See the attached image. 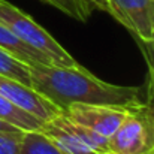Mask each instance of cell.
<instances>
[{
  "label": "cell",
  "instance_id": "cell-1",
  "mask_svg": "<svg viewBox=\"0 0 154 154\" xmlns=\"http://www.w3.org/2000/svg\"><path fill=\"white\" fill-rule=\"evenodd\" d=\"M29 69L32 88L60 111L70 105H103L126 111H139L148 106L145 85L109 84L90 73L81 64L63 67L35 63Z\"/></svg>",
  "mask_w": 154,
  "mask_h": 154
},
{
  "label": "cell",
  "instance_id": "cell-2",
  "mask_svg": "<svg viewBox=\"0 0 154 154\" xmlns=\"http://www.w3.org/2000/svg\"><path fill=\"white\" fill-rule=\"evenodd\" d=\"M0 23L14 32L21 41L42 52L54 66L76 67L79 63L30 15L6 0H0Z\"/></svg>",
  "mask_w": 154,
  "mask_h": 154
},
{
  "label": "cell",
  "instance_id": "cell-3",
  "mask_svg": "<svg viewBox=\"0 0 154 154\" xmlns=\"http://www.w3.org/2000/svg\"><path fill=\"white\" fill-rule=\"evenodd\" d=\"M108 154H154V117L148 106L127 112L108 138Z\"/></svg>",
  "mask_w": 154,
  "mask_h": 154
},
{
  "label": "cell",
  "instance_id": "cell-4",
  "mask_svg": "<svg viewBox=\"0 0 154 154\" xmlns=\"http://www.w3.org/2000/svg\"><path fill=\"white\" fill-rule=\"evenodd\" d=\"M39 130L69 154H108V138L73 123L61 111L44 121Z\"/></svg>",
  "mask_w": 154,
  "mask_h": 154
},
{
  "label": "cell",
  "instance_id": "cell-5",
  "mask_svg": "<svg viewBox=\"0 0 154 154\" xmlns=\"http://www.w3.org/2000/svg\"><path fill=\"white\" fill-rule=\"evenodd\" d=\"M109 15L126 27L141 44L154 38V0H108Z\"/></svg>",
  "mask_w": 154,
  "mask_h": 154
},
{
  "label": "cell",
  "instance_id": "cell-6",
  "mask_svg": "<svg viewBox=\"0 0 154 154\" xmlns=\"http://www.w3.org/2000/svg\"><path fill=\"white\" fill-rule=\"evenodd\" d=\"M61 112L73 123L109 138L121 124L129 111L103 105H70Z\"/></svg>",
  "mask_w": 154,
  "mask_h": 154
},
{
  "label": "cell",
  "instance_id": "cell-7",
  "mask_svg": "<svg viewBox=\"0 0 154 154\" xmlns=\"http://www.w3.org/2000/svg\"><path fill=\"white\" fill-rule=\"evenodd\" d=\"M0 96H3L15 106L36 115L42 121H47L52 115L60 112L55 105H52L36 90L5 75H0Z\"/></svg>",
  "mask_w": 154,
  "mask_h": 154
},
{
  "label": "cell",
  "instance_id": "cell-8",
  "mask_svg": "<svg viewBox=\"0 0 154 154\" xmlns=\"http://www.w3.org/2000/svg\"><path fill=\"white\" fill-rule=\"evenodd\" d=\"M0 50L8 52L9 55L23 61L27 66L35 64V63H38V64H52L42 52H39L30 45H27L24 41H21L14 32H11L2 23H0Z\"/></svg>",
  "mask_w": 154,
  "mask_h": 154
},
{
  "label": "cell",
  "instance_id": "cell-9",
  "mask_svg": "<svg viewBox=\"0 0 154 154\" xmlns=\"http://www.w3.org/2000/svg\"><path fill=\"white\" fill-rule=\"evenodd\" d=\"M0 120L18 127L23 132H30V130H39L44 124L41 118L36 115L15 106L14 103L6 100L3 96H0Z\"/></svg>",
  "mask_w": 154,
  "mask_h": 154
},
{
  "label": "cell",
  "instance_id": "cell-10",
  "mask_svg": "<svg viewBox=\"0 0 154 154\" xmlns=\"http://www.w3.org/2000/svg\"><path fill=\"white\" fill-rule=\"evenodd\" d=\"M21 154H69L63 151L41 130L24 132L21 139Z\"/></svg>",
  "mask_w": 154,
  "mask_h": 154
},
{
  "label": "cell",
  "instance_id": "cell-11",
  "mask_svg": "<svg viewBox=\"0 0 154 154\" xmlns=\"http://www.w3.org/2000/svg\"><path fill=\"white\" fill-rule=\"evenodd\" d=\"M0 75L9 76L12 79H17L29 87H32V78H30V69L23 61L14 58L8 52L0 50Z\"/></svg>",
  "mask_w": 154,
  "mask_h": 154
},
{
  "label": "cell",
  "instance_id": "cell-12",
  "mask_svg": "<svg viewBox=\"0 0 154 154\" xmlns=\"http://www.w3.org/2000/svg\"><path fill=\"white\" fill-rule=\"evenodd\" d=\"M41 2L58 9L64 15H67L76 21H81V23H85L88 20V17L91 15V12L82 3V0H41Z\"/></svg>",
  "mask_w": 154,
  "mask_h": 154
},
{
  "label": "cell",
  "instance_id": "cell-13",
  "mask_svg": "<svg viewBox=\"0 0 154 154\" xmlns=\"http://www.w3.org/2000/svg\"><path fill=\"white\" fill-rule=\"evenodd\" d=\"M24 132H0V154H21Z\"/></svg>",
  "mask_w": 154,
  "mask_h": 154
},
{
  "label": "cell",
  "instance_id": "cell-14",
  "mask_svg": "<svg viewBox=\"0 0 154 154\" xmlns=\"http://www.w3.org/2000/svg\"><path fill=\"white\" fill-rule=\"evenodd\" d=\"M142 52L145 55V61L148 66V81L145 82V87H147V96L150 99L154 97V38L150 44L142 47Z\"/></svg>",
  "mask_w": 154,
  "mask_h": 154
},
{
  "label": "cell",
  "instance_id": "cell-15",
  "mask_svg": "<svg viewBox=\"0 0 154 154\" xmlns=\"http://www.w3.org/2000/svg\"><path fill=\"white\" fill-rule=\"evenodd\" d=\"M82 3L88 8L90 12L93 11H102V12H109L108 8V0H82Z\"/></svg>",
  "mask_w": 154,
  "mask_h": 154
},
{
  "label": "cell",
  "instance_id": "cell-16",
  "mask_svg": "<svg viewBox=\"0 0 154 154\" xmlns=\"http://www.w3.org/2000/svg\"><path fill=\"white\" fill-rule=\"evenodd\" d=\"M18 130H20L18 127H15V126H12V124H9V123H6L3 120H0V132H18Z\"/></svg>",
  "mask_w": 154,
  "mask_h": 154
},
{
  "label": "cell",
  "instance_id": "cell-17",
  "mask_svg": "<svg viewBox=\"0 0 154 154\" xmlns=\"http://www.w3.org/2000/svg\"><path fill=\"white\" fill-rule=\"evenodd\" d=\"M148 108H150V111H151V114H153V117H154V97L148 99Z\"/></svg>",
  "mask_w": 154,
  "mask_h": 154
}]
</instances>
